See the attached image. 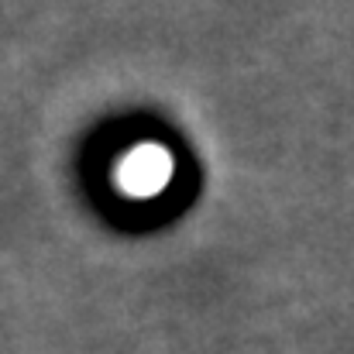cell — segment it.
I'll return each instance as SVG.
<instances>
[{
    "label": "cell",
    "mask_w": 354,
    "mask_h": 354,
    "mask_svg": "<svg viewBox=\"0 0 354 354\" xmlns=\"http://www.w3.org/2000/svg\"><path fill=\"white\" fill-rule=\"evenodd\" d=\"M176 176V158L169 148L145 141L134 145L114 162V183L127 200H155Z\"/></svg>",
    "instance_id": "obj_1"
}]
</instances>
